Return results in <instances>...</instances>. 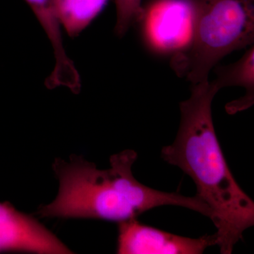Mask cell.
Here are the masks:
<instances>
[{
	"label": "cell",
	"instance_id": "obj_1",
	"mask_svg": "<svg viewBox=\"0 0 254 254\" xmlns=\"http://www.w3.org/2000/svg\"><path fill=\"white\" fill-rule=\"evenodd\" d=\"M218 91L209 79L191 84L190 98L180 104L176 138L163 147L161 156L194 182L216 227V245L222 254H230L254 225V202L232 175L215 133L212 103Z\"/></svg>",
	"mask_w": 254,
	"mask_h": 254
},
{
	"label": "cell",
	"instance_id": "obj_2",
	"mask_svg": "<svg viewBox=\"0 0 254 254\" xmlns=\"http://www.w3.org/2000/svg\"><path fill=\"white\" fill-rule=\"evenodd\" d=\"M137 157L134 150H123L111 156L110 168L106 170L77 155L68 162L57 159L53 170L59 180V191L52 203L39 208L38 215L119 223L153 208L175 205L210 218L208 207L198 195L161 191L137 181L132 172Z\"/></svg>",
	"mask_w": 254,
	"mask_h": 254
},
{
	"label": "cell",
	"instance_id": "obj_3",
	"mask_svg": "<svg viewBox=\"0 0 254 254\" xmlns=\"http://www.w3.org/2000/svg\"><path fill=\"white\" fill-rule=\"evenodd\" d=\"M190 36L170 62L191 84L208 79L226 55L254 45V0H187Z\"/></svg>",
	"mask_w": 254,
	"mask_h": 254
},
{
	"label": "cell",
	"instance_id": "obj_4",
	"mask_svg": "<svg viewBox=\"0 0 254 254\" xmlns=\"http://www.w3.org/2000/svg\"><path fill=\"white\" fill-rule=\"evenodd\" d=\"M215 245V234L193 239L143 225L136 218L119 222L120 254H200Z\"/></svg>",
	"mask_w": 254,
	"mask_h": 254
},
{
	"label": "cell",
	"instance_id": "obj_5",
	"mask_svg": "<svg viewBox=\"0 0 254 254\" xmlns=\"http://www.w3.org/2000/svg\"><path fill=\"white\" fill-rule=\"evenodd\" d=\"M66 254L71 251L36 218L0 203V252Z\"/></svg>",
	"mask_w": 254,
	"mask_h": 254
},
{
	"label": "cell",
	"instance_id": "obj_6",
	"mask_svg": "<svg viewBox=\"0 0 254 254\" xmlns=\"http://www.w3.org/2000/svg\"><path fill=\"white\" fill-rule=\"evenodd\" d=\"M49 38L55 58L54 69L47 78L50 86L72 88L79 83L80 76L63 45L61 26L55 15L53 0H26Z\"/></svg>",
	"mask_w": 254,
	"mask_h": 254
},
{
	"label": "cell",
	"instance_id": "obj_7",
	"mask_svg": "<svg viewBox=\"0 0 254 254\" xmlns=\"http://www.w3.org/2000/svg\"><path fill=\"white\" fill-rule=\"evenodd\" d=\"M215 78L213 83L219 91L230 86L243 87L246 93L225 106L227 113L235 115L250 108L254 103V46L246 51L236 63L226 66H216L213 68Z\"/></svg>",
	"mask_w": 254,
	"mask_h": 254
},
{
	"label": "cell",
	"instance_id": "obj_8",
	"mask_svg": "<svg viewBox=\"0 0 254 254\" xmlns=\"http://www.w3.org/2000/svg\"><path fill=\"white\" fill-rule=\"evenodd\" d=\"M109 0H53L60 26L71 37L77 36L102 12Z\"/></svg>",
	"mask_w": 254,
	"mask_h": 254
},
{
	"label": "cell",
	"instance_id": "obj_9",
	"mask_svg": "<svg viewBox=\"0 0 254 254\" xmlns=\"http://www.w3.org/2000/svg\"><path fill=\"white\" fill-rule=\"evenodd\" d=\"M117 21L115 32L119 36H125L133 23L143 15L142 0H115Z\"/></svg>",
	"mask_w": 254,
	"mask_h": 254
}]
</instances>
